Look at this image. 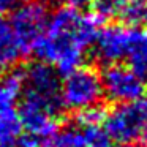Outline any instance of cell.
Instances as JSON below:
<instances>
[{
    "mask_svg": "<svg viewBox=\"0 0 147 147\" xmlns=\"http://www.w3.org/2000/svg\"><path fill=\"white\" fill-rule=\"evenodd\" d=\"M48 11L46 7L40 2H26L13 8L10 18V26L16 36L19 46L22 48L24 54L32 52L33 46L36 45L41 35L45 33L48 24Z\"/></svg>",
    "mask_w": 147,
    "mask_h": 147,
    "instance_id": "cell-5",
    "label": "cell"
},
{
    "mask_svg": "<svg viewBox=\"0 0 147 147\" xmlns=\"http://www.w3.org/2000/svg\"><path fill=\"white\" fill-rule=\"evenodd\" d=\"M120 147H138V146H134V144H122Z\"/></svg>",
    "mask_w": 147,
    "mask_h": 147,
    "instance_id": "cell-21",
    "label": "cell"
},
{
    "mask_svg": "<svg viewBox=\"0 0 147 147\" xmlns=\"http://www.w3.org/2000/svg\"><path fill=\"white\" fill-rule=\"evenodd\" d=\"M21 131L22 127L16 111L0 115V147H13L19 141Z\"/></svg>",
    "mask_w": 147,
    "mask_h": 147,
    "instance_id": "cell-12",
    "label": "cell"
},
{
    "mask_svg": "<svg viewBox=\"0 0 147 147\" xmlns=\"http://www.w3.org/2000/svg\"><path fill=\"white\" fill-rule=\"evenodd\" d=\"M24 78L22 71H13L0 81V115L14 111V105L22 92Z\"/></svg>",
    "mask_w": 147,
    "mask_h": 147,
    "instance_id": "cell-11",
    "label": "cell"
},
{
    "mask_svg": "<svg viewBox=\"0 0 147 147\" xmlns=\"http://www.w3.org/2000/svg\"><path fill=\"white\" fill-rule=\"evenodd\" d=\"M136 27L123 24H109L98 30L95 38V57L101 63L114 65L125 60L130 51Z\"/></svg>",
    "mask_w": 147,
    "mask_h": 147,
    "instance_id": "cell-7",
    "label": "cell"
},
{
    "mask_svg": "<svg viewBox=\"0 0 147 147\" xmlns=\"http://www.w3.org/2000/svg\"><path fill=\"white\" fill-rule=\"evenodd\" d=\"M103 87L100 74L87 67H78L60 81V105L73 112L100 105Z\"/></svg>",
    "mask_w": 147,
    "mask_h": 147,
    "instance_id": "cell-2",
    "label": "cell"
},
{
    "mask_svg": "<svg viewBox=\"0 0 147 147\" xmlns=\"http://www.w3.org/2000/svg\"><path fill=\"white\" fill-rule=\"evenodd\" d=\"M144 139H146V147H147V131H146V134H144Z\"/></svg>",
    "mask_w": 147,
    "mask_h": 147,
    "instance_id": "cell-22",
    "label": "cell"
},
{
    "mask_svg": "<svg viewBox=\"0 0 147 147\" xmlns=\"http://www.w3.org/2000/svg\"><path fill=\"white\" fill-rule=\"evenodd\" d=\"M59 114L60 111L45 105L41 101L22 96L19 108V122L21 127L32 138H49L59 130Z\"/></svg>",
    "mask_w": 147,
    "mask_h": 147,
    "instance_id": "cell-8",
    "label": "cell"
},
{
    "mask_svg": "<svg viewBox=\"0 0 147 147\" xmlns=\"http://www.w3.org/2000/svg\"><path fill=\"white\" fill-rule=\"evenodd\" d=\"M125 60L128 62V67L138 76L147 81V32L136 29L130 51H128Z\"/></svg>",
    "mask_w": 147,
    "mask_h": 147,
    "instance_id": "cell-10",
    "label": "cell"
},
{
    "mask_svg": "<svg viewBox=\"0 0 147 147\" xmlns=\"http://www.w3.org/2000/svg\"><path fill=\"white\" fill-rule=\"evenodd\" d=\"M65 5L70 8H76V10H81V8L87 7V5L92 3V0H63Z\"/></svg>",
    "mask_w": 147,
    "mask_h": 147,
    "instance_id": "cell-19",
    "label": "cell"
},
{
    "mask_svg": "<svg viewBox=\"0 0 147 147\" xmlns=\"http://www.w3.org/2000/svg\"><path fill=\"white\" fill-rule=\"evenodd\" d=\"M22 78L24 96L41 101L60 111V79L54 67L45 62H36L29 65L26 71H22Z\"/></svg>",
    "mask_w": 147,
    "mask_h": 147,
    "instance_id": "cell-6",
    "label": "cell"
},
{
    "mask_svg": "<svg viewBox=\"0 0 147 147\" xmlns=\"http://www.w3.org/2000/svg\"><path fill=\"white\" fill-rule=\"evenodd\" d=\"M13 147H43L41 144L38 142V139L36 138H26V139H21V141H18L16 144H14Z\"/></svg>",
    "mask_w": 147,
    "mask_h": 147,
    "instance_id": "cell-18",
    "label": "cell"
},
{
    "mask_svg": "<svg viewBox=\"0 0 147 147\" xmlns=\"http://www.w3.org/2000/svg\"><path fill=\"white\" fill-rule=\"evenodd\" d=\"M43 147H87L82 131L74 127L59 128L55 133L48 138V142Z\"/></svg>",
    "mask_w": 147,
    "mask_h": 147,
    "instance_id": "cell-13",
    "label": "cell"
},
{
    "mask_svg": "<svg viewBox=\"0 0 147 147\" xmlns=\"http://www.w3.org/2000/svg\"><path fill=\"white\" fill-rule=\"evenodd\" d=\"M142 21L147 24V0H142Z\"/></svg>",
    "mask_w": 147,
    "mask_h": 147,
    "instance_id": "cell-20",
    "label": "cell"
},
{
    "mask_svg": "<svg viewBox=\"0 0 147 147\" xmlns=\"http://www.w3.org/2000/svg\"><path fill=\"white\" fill-rule=\"evenodd\" d=\"M93 16L98 21L122 18L127 10L130 0H92Z\"/></svg>",
    "mask_w": 147,
    "mask_h": 147,
    "instance_id": "cell-14",
    "label": "cell"
},
{
    "mask_svg": "<svg viewBox=\"0 0 147 147\" xmlns=\"http://www.w3.org/2000/svg\"><path fill=\"white\" fill-rule=\"evenodd\" d=\"M98 24L93 14H84L70 7L59 8L48 18L45 33L32 52L41 62L67 74L81 67L86 52L95 43Z\"/></svg>",
    "mask_w": 147,
    "mask_h": 147,
    "instance_id": "cell-1",
    "label": "cell"
},
{
    "mask_svg": "<svg viewBox=\"0 0 147 147\" xmlns=\"http://www.w3.org/2000/svg\"><path fill=\"white\" fill-rule=\"evenodd\" d=\"M0 81H2V76H0Z\"/></svg>",
    "mask_w": 147,
    "mask_h": 147,
    "instance_id": "cell-23",
    "label": "cell"
},
{
    "mask_svg": "<svg viewBox=\"0 0 147 147\" xmlns=\"http://www.w3.org/2000/svg\"><path fill=\"white\" fill-rule=\"evenodd\" d=\"M103 127L112 141L133 144L147 131V100L115 105V108L106 112Z\"/></svg>",
    "mask_w": 147,
    "mask_h": 147,
    "instance_id": "cell-3",
    "label": "cell"
},
{
    "mask_svg": "<svg viewBox=\"0 0 147 147\" xmlns=\"http://www.w3.org/2000/svg\"><path fill=\"white\" fill-rule=\"evenodd\" d=\"M22 55L24 51L11 30L10 22L0 13V70L13 67Z\"/></svg>",
    "mask_w": 147,
    "mask_h": 147,
    "instance_id": "cell-9",
    "label": "cell"
},
{
    "mask_svg": "<svg viewBox=\"0 0 147 147\" xmlns=\"http://www.w3.org/2000/svg\"><path fill=\"white\" fill-rule=\"evenodd\" d=\"M106 117V111L100 105L87 108L78 112V123L81 127H90V125H103Z\"/></svg>",
    "mask_w": 147,
    "mask_h": 147,
    "instance_id": "cell-16",
    "label": "cell"
},
{
    "mask_svg": "<svg viewBox=\"0 0 147 147\" xmlns=\"http://www.w3.org/2000/svg\"><path fill=\"white\" fill-rule=\"evenodd\" d=\"M26 2H32V0H0V13L8 11V10H13V8H16L18 5L26 3Z\"/></svg>",
    "mask_w": 147,
    "mask_h": 147,
    "instance_id": "cell-17",
    "label": "cell"
},
{
    "mask_svg": "<svg viewBox=\"0 0 147 147\" xmlns=\"http://www.w3.org/2000/svg\"><path fill=\"white\" fill-rule=\"evenodd\" d=\"M100 79L103 95L115 105L141 100L147 92V81L138 76L130 67L120 63L108 65L100 74Z\"/></svg>",
    "mask_w": 147,
    "mask_h": 147,
    "instance_id": "cell-4",
    "label": "cell"
},
{
    "mask_svg": "<svg viewBox=\"0 0 147 147\" xmlns=\"http://www.w3.org/2000/svg\"><path fill=\"white\" fill-rule=\"evenodd\" d=\"M82 128V136L87 147H114V141L103 125H90Z\"/></svg>",
    "mask_w": 147,
    "mask_h": 147,
    "instance_id": "cell-15",
    "label": "cell"
}]
</instances>
